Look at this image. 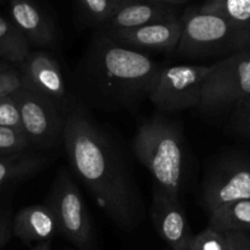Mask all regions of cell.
<instances>
[{
	"instance_id": "cell-1",
	"label": "cell",
	"mask_w": 250,
	"mask_h": 250,
	"mask_svg": "<svg viewBox=\"0 0 250 250\" xmlns=\"http://www.w3.org/2000/svg\"><path fill=\"white\" fill-rule=\"evenodd\" d=\"M62 142L73 172L100 209L120 229H136L144 216L143 200L114 139L73 106L66 114Z\"/></svg>"
},
{
	"instance_id": "cell-2",
	"label": "cell",
	"mask_w": 250,
	"mask_h": 250,
	"mask_svg": "<svg viewBox=\"0 0 250 250\" xmlns=\"http://www.w3.org/2000/svg\"><path fill=\"white\" fill-rule=\"evenodd\" d=\"M89 66L110 93L125 99L148 97L161 65L146 53L117 43L100 32L93 41Z\"/></svg>"
},
{
	"instance_id": "cell-3",
	"label": "cell",
	"mask_w": 250,
	"mask_h": 250,
	"mask_svg": "<svg viewBox=\"0 0 250 250\" xmlns=\"http://www.w3.org/2000/svg\"><path fill=\"white\" fill-rule=\"evenodd\" d=\"M132 150L153 177L154 187L171 198H181L185 181L183 137L173 122L155 117L144 122L132 139Z\"/></svg>"
},
{
	"instance_id": "cell-4",
	"label": "cell",
	"mask_w": 250,
	"mask_h": 250,
	"mask_svg": "<svg viewBox=\"0 0 250 250\" xmlns=\"http://www.w3.org/2000/svg\"><path fill=\"white\" fill-rule=\"evenodd\" d=\"M182 36L176 53L192 60L231 55L250 46V28L219 15L188 9L181 16Z\"/></svg>"
},
{
	"instance_id": "cell-5",
	"label": "cell",
	"mask_w": 250,
	"mask_h": 250,
	"mask_svg": "<svg viewBox=\"0 0 250 250\" xmlns=\"http://www.w3.org/2000/svg\"><path fill=\"white\" fill-rule=\"evenodd\" d=\"M211 67L197 109L226 111L250 97V46L221 59Z\"/></svg>"
},
{
	"instance_id": "cell-6",
	"label": "cell",
	"mask_w": 250,
	"mask_h": 250,
	"mask_svg": "<svg viewBox=\"0 0 250 250\" xmlns=\"http://www.w3.org/2000/svg\"><path fill=\"white\" fill-rule=\"evenodd\" d=\"M46 204L54 212L59 234H62L78 249H93L94 229L92 220L82 193L70 173L66 171L59 173L54 181Z\"/></svg>"
},
{
	"instance_id": "cell-7",
	"label": "cell",
	"mask_w": 250,
	"mask_h": 250,
	"mask_svg": "<svg viewBox=\"0 0 250 250\" xmlns=\"http://www.w3.org/2000/svg\"><path fill=\"white\" fill-rule=\"evenodd\" d=\"M211 68V65L190 63L161 66L148 98L166 112L198 107L203 85Z\"/></svg>"
},
{
	"instance_id": "cell-8",
	"label": "cell",
	"mask_w": 250,
	"mask_h": 250,
	"mask_svg": "<svg viewBox=\"0 0 250 250\" xmlns=\"http://www.w3.org/2000/svg\"><path fill=\"white\" fill-rule=\"evenodd\" d=\"M12 97L19 107L22 132L32 148L46 150L62 139L66 114L53 100L23 88L12 93Z\"/></svg>"
},
{
	"instance_id": "cell-9",
	"label": "cell",
	"mask_w": 250,
	"mask_h": 250,
	"mask_svg": "<svg viewBox=\"0 0 250 250\" xmlns=\"http://www.w3.org/2000/svg\"><path fill=\"white\" fill-rule=\"evenodd\" d=\"M21 88L53 100L63 112L70 103L67 84L58 59L44 49L31 50L17 66ZM68 112V110H67Z\"/></svg>"
},
{
	"instance_id": "cell-10",
	"label": "cell",
	"mask_w": 250,
	"mask_h": 250,
	"mask_svg": "<svg viewBox=\"0 0 250 250\" xmlns=\"http://www.w3.org/2000/svg\"><path fill=\"white\" fill-rule=\"evenodd\" d=\"M203 203L208 214L232 203L250 199V163L227 160L212 168L203 183Z\"/></svg>"
},
{
	"instance_id": "cell-11",
	"label": "cell",
	"mask_w": 250,
	"mask_h": 250,
	"mask_svg": "<svg viewBox=\"0 0 250 250\" xmlns=\"http://www.w3.org/2000/svg\"><path fill=\"white\" fill-rule=\"evenodd\" d=\"M154 229L171 250H190L195 234L188 224L181 198H171L154 187L151 202Z\"/></svg>"
},
{
	"instance_id": "cell-12",
	"label": "cell",
	"mask_w": 250,
	"mask_h": 250,
	"mask_svg": "<svg viewBox=\"0 0 250 250\" xmlns=\"http://www.w3.org/2000/svg\"><path fill=\"white\" fill-rule=\"evenodd\" d=\"M182 19L178 17L168 21L154 22L137 28L102 32L117 43L143 53H175L182 36Z\"/></svg>"
},
{
	"instance_id": "cell-13",
	"label": "cell",
	"mask_w": 250,
	"mask_h": 250,
	"mask_svg": "<svg viewBox=\"0 0 250 250\" xmlns=\"http://www.w3.org/2000/svg\"><path fill=\"white\" fill-rule=\"evenodd\" d=\"M10 17L29 45L51 48L56 44L58 33L53 20L36 0H7Z\"/></svg>"
},
{
	"instance_id": "cell-14",
	"label": "cell",
	"mask_w": 250,
	"mask_h": 250,
	"mask_svg": "<svg viewBox=\"0 0 250 250\" xmlns=\"http://www.w3.org/2000/svg\"><path fill=\"white\" fill-rule=\"evenodd\" d=\"M177 6L158 4L148 0H128L124 2L102 26V31L112 32L137 28L154 22L178 19Z\"/></svg>"
},
{
	"instance_id": "cell-15",
	"label": "cell",
	"mask_w": 250,
	"mask_h": 250,
	"mask_svg": "<svg viewBox=\"0 0 250 250\" xmlns=\"http://www.w3.org/2000/svg\"><path fill=\"white\" fill-rule=\"evenodd\" d=\"M12 233L24 243L50 242L59 234L58 222L48 204H34L20 210L12 221Z\"/></svg>"
},
{
	"instance_id": "cell-16",
	"label": "cell",
	"mask_w": 250,
	"mask_h": 250,
	"mask_svg": "<svg viewBox=\"0 0 250 250\" xmlns=\"http://www.w3.org/2000/svg\"><path fill=\"white\" fill-rule=\"evenodd\" d=\"M46 163L48 159L45 155L33 150L19 155L0 158V188L38 172Z\"/></svg>"
},
{
	"instance_id": "cell-17",
	"label": "cell",
	"mask_w": 250,
	"mask_h": 250,
	"mask_svg": "<svg viewBox=\"0 0 250 250\" xmlns=\"http://www.w3.org/2000/svg\"><path fill=\"white\" fill-rule=\"evenodd\" d=\"M209 226L220 232H250V199L232 203L209 214Z\"/></svg>"
},
{
	"instance_id": "cell-18",
	"label": "cell",
	"mask_w": 250,
	"mask_h": 250,
	"mask_svg": "<svg viewBox=\"0 0 250 250\" xmlns=\"http://www.w3.org/2000/svg\"><path fill=\"white\" fill-rule=\"evenodd\" d=\"M31 51V45L10 19L0 15V60L19 66Z\"/></svg>"
},
{
	"instance_id": "cell-19",
	"label": "cell",
	"mask_w": 250,
	"mask_h": 250,
	"mask_svg": "<svg viewBox=\"0 0 250 250\" xmlns=\"http://www.w3.org/2000/svg\"><path fill=\"white\" fill-rule=\"evenodd\" d=\"M199 9L250 28V0H207Z\"/></svg>"
},
{
	"instance_id": "cell-20",
	"label": "cell",
	"mask_w": 250,
	"mask_h": 250,
	"mask_svg": "<svg viewBox=\"0 0 250 250\" xmlns=\"http://www.w3.org/2000/svg\"><path fill=\"white\" fill-rule=\"evenodd\" d=\"M77 1L85 19L102 27L112 16V14L128 0H77Z\"/></svg>"
},
{
	"instance_id": "cell-21",
	"label": "cell",
	"mask_w": 250,
	"mask_h": 250,
	"mask_svg": "<svg viewBox=\"0 0 250 250\" xmlns=\"http://www.w3.org/2000/svg\"><path fill=\"white\" fill-rule=\"evenodd\" d=\"M32 146L23 132L0 127V158L31 151Z\"/></svg>"
},
{
	"instance_id": "cell-22",
	"label": "cell",
	"mask_w": 250,
	"mask_h": 250,
	"mask_svg": "<svg viewBox=\"0 0 250 250\" xmlns=\"http://www.w3.org/2000/svg\"><path fill=\"white\" fill-rule=\"evenodd\" d=\"M0 127L22 132L21 116L12 94L0 98Z\"/></svg>"
},
{
	"instance_id": "cell-23",
	"label": "cell",
	"mask_w": 250,
	"mask_h": 250,
	"mask_svg": "<svg viewBox=\"0 0 250 250\" xmlns=\"http://www.w3.org/2000/svg\"><path fill=\"white\" fill-rule=\"evenodd\" d=\"M190 250H225L224 232L208 226L204 231L195 234Z\"/></svg>"
},
{
	"instance_id": "cell-24",
	"label": "cell",
	"mask_w": 250,
	"mask_h": 250,
	"mask_svg": "<svg viewBox=\"0 0 250 250\" xmlns=\"http://www.w3.org/2000/svg\"><path fill=\"white\" fill-rule=\"evenodd\" d=\"M232 125L239 134L250 141V97L232 109Z\"/></svg>"
},
{
	"instance_id": "cell-25",
	"label": "cell",
	"mask_w": 250,
	"mask_h": 250,
	"mask_svg": "<svg viewBox=\"0 0 250 250\" xmlns=\"http://www.w3.org/2000/svg\"><path fill=\"white\" fill-rule=\"evenodd\" d=\"M21 88V78L17 68L1 71L0 72V98L11 95Z\"/></svg>"
},
{
	"instance_id": "cell-26",
	"label": "cell",
	"mask_w": 250,
	"mask_h": 250,
	"mask_svg": "<svg viewBox=\"0 0 250 250\" xmlns=\"http://www.w3.org/2000/svg\"><path fill=\"white\" fill-rule=\"evenodd\" d=\"M225 250H250V232H224Z\"/></svg>"
},
{
	"instance_id": "cell-27",
	"label": "cell",
	"mask_w": 250,
	"mask_h": 250,
	"mask_svg": "<svg viewBox=\"0 0 250 250\" xmlns=\"http://www.w3.org/2000/svg\"><path fill=\"white\" fill-rule=\"evenodd\" d=\"M12 234V224L7 219L0 220V246L6 243Z\"/></svg>"
},
{
	"instance_id": "cell-28",
	"label": "cell",
	"mask_w": 250,
	"mask_h": 250,
	"mask_svg": "<svg viewBox=\"0 0 250 250\" xmlns=\"http://www.w3.org/2000/svg\"><path fill=\"white\" fill-rule=\"evenodd\" d=\"M148 1L158 2V4H164V5H171V6H180V5L186 4L188 0H148Z\"/></svg>"
},
{
	"instance_id": "cell-29",
	"label": "cell",
	"mask_w": 250,
	"mask_h": 250,
	"mask_svg": "<svg viewBox=\"0 0 250 250\" xmlns=\"http://www.w3.org/2000/svg\"><path fill=\"white\" fill-rule=\"evenodd\" d=\"M32 250H51L50 242H43V243H38L33 247Z\"/></svg>"
},
{
	"instance_id": "cell-30",
	"label": "cell",
	"mask_w": 250,
	"mask_h": 250,
	"mask_svg": "<svg viewBox=\"0 0 250 250\" xmlns=\"http://www.w3.org/2000/svg\"><path fill=\"white\" fill-rule=\"evenodd\" d=\"M10 68H12V66L10 65V63L5 62V61H2V60H0V72H1V71L10 70Z\"/></svg>"
},
{
	"instance_id": "cell-31",
	"label": "cell",
	"mask_w": 250,
	"mask_h": 250,
	"mask_svg": "<svg viewBox=\"0 0 250 250\" xmlns=\"http://www.w3.org/2000/svg\"><path fill=\"white\" fill-rule=\"evenodd\" d=\"M0 1H2V0H0Z\"/></svg>"
},
{
	"instance_id": "cell-32",
	"label": "cell",
	"mask_w": 250,
	"mask_h": 250,
	"mask_svg": "<svg viewBox=\"0 0 250 250\" xmlns=\"http://www.w3.org/2000/svg\"><path fill=\"white\" fill-rule=\"evenodd\" d=\"M167 250H171V249H167Z\"/></svg>"
}]
</instances>
